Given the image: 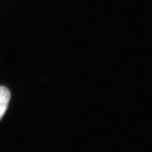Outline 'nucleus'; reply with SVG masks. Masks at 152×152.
Here are the masks:
<instances>
[{"instance_id": "f257e3e1", "label": "nucleus", "mask_w": 152, "mask_h": 152, "mask_svg": "<svg viewBox=\"0 0 152 152\" xmlns=\"http://www.w3.org/2000/svg\"><path fill=\"white\" fill-rule=\"evenodd\" d=\"M10 99V93L4 86H0V121L5 113Z\"/></svg>"}]
</instances>
